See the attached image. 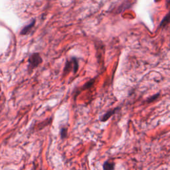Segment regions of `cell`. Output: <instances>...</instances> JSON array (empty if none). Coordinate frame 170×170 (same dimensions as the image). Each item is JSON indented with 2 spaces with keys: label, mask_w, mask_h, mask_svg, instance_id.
<instances>
[{
  "label": "cell",
  "mask_w": 170,
  "mask_h": 170,
  "mask_svg": "<svg viewBox=\"0 0 170 170\" xmlns=\"http://www.w3.org/2000/svg\"><path fill=\"white\" fill-rule=\"evenodd\" d=\"M170 22V11L169 12L168 14L165 16L164 20L162 21V22L161 23V26H165L167 24H168Z\"/></svg>",
  "instance_id": "5b68a950"
},
{
  "label": "cell",
  "mask_w": 170,
  "mask_h": 170,
  "mask_svg": "<svg viewBox=\"0 0 170 170\" xmlns=\"http://www.w3.org/2000/svg\"><path fill=\"white\" fill-rule=\"evenodd\" d=\"M35 21L33 20L30 24H29L28 25H27V26L23 27V29L21 30V35H26L27 33H28L29 31H30L31 29L33 28V27L34 26V24H35Z\"/></svg>",
  "instance_id": "7a4b0ae2"
},
{
  "label": "cell",
  "mask_w": 170,
  "mask_h": 170,
  "mask_svg": "<svg viewBox=\"0 0 170 170\" xmlns=\"http://www.w3.org/2000/svg\"><path fill=\"white\" fill-rule=\"evenodd\" d=\"M103 168L104 170H114V163L110 162L108 161H106L104 163L103 165Z\"/></svg>",
  "instance_id": "277c9868"
},
{
  "label": "cell",
  "mask_w": 170,
  "mask_h": 170,
  "mask_svg": "<svg viewBox=\"0 0 170 170\" xmlns=\"http://www.w3.org/2000/svg\"><path fill=\"white\" fill-rule=\"evenodd\" d=\"M158 95H155V96H152V97H151V98H149L148 102H151V101H153V100H155V98L158 97Z\"/></svg>",
  "instance_id": "52a82bcc"
},
{
  "label": "cell",
  "mask_w": 170,
  "mask_h": 170,
  "mask_svg": "<svg viewBox=\"0 0 170 170\" xmlns=\"http://www.w3.org/2000/svg\"><path fill=\"white\" fill-rule=\"evenodd\" d=\"M118 108H115L114 110H110V111H108V112H106L104 116H102V118H101V121L102 122H105L108 120V119L111 117L113 114L115 113L116 111L117 110H118Z\"/></svg>",
  "instance_id": "3957f363"
},
{
  "label": "cell",
  "mask_w": 170,
  "mask_h": 170,
  "mask_svg": "<svg viewBox=\"0 0 170 170\" xmlns=\"http://www.w3.org/2000/svg\"><path fill=\"white\" fill-rule=\"evenodd\" d=\"M41 57L38 53L33 54L29 59V63L30 64V66L32 67H36L41 63Z\"/></svg>",
  "instance_id": "6da1fadb"
},
{
  "label": "cell",
  "mask_w": 170,
  "mask_h": 170,
  "mask_svg": "<svg viewBox=\"0 0 170 170\" xmlns=\"http://www.w3.org/2000/svg\"><path fill=\"white\" fill-rule=\"evenodd\" d=\"M66 130L65 129V128H63V129L61 130V136L62 138H65L66 135Z\"/></svg>",
  "instance_id": "8992f818"
}]
</instances>
